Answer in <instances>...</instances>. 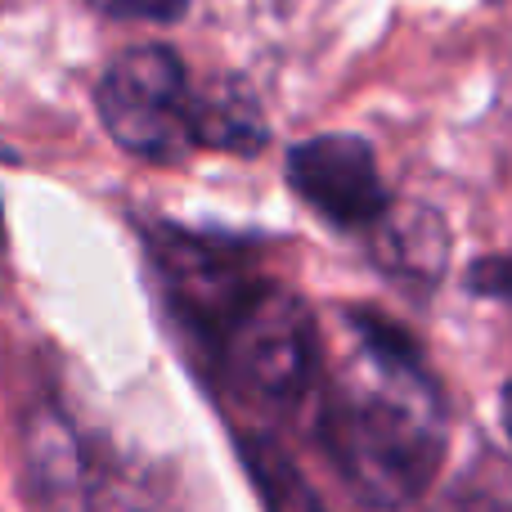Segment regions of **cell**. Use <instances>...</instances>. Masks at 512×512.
Masks as SVG:
<instances>
[{
	"instance_id": "6da1fadb",
	"label": "cell",
	"mask_w": 512,
	"mask_h": 512,
	"mask_svg": "<svg viewBox=\"0 0 512 512\" xmlns=\"http://www.w3.org/2000/svg\"><path fill=\"white\" fill-rule=\"evenodd\" d=\"M351 355L324 382L319 445L360 504L405 508L445 454V400L414 337L373 310H346Z\"/></svg>"
},
{
	"instance_id": "7a4b0ae2",
	"label": "cell",
	"mask_w": 512,
	"mask_h": 512,
	"mask_svg": "<svg viewBox=\"0 0 512 512\" xmlns=\"http://www.w3.org/2000/svg\"><path fill=\"white\" fill-rule=\"evenodd\" d=\"M212 373L234 405L288 414L319 378V328L292 288L256 274L248 288L198 328Z\"/></svg>"
},
{
	"instance_id": "3957f363",
	"label": "cell",
	"mask_w": 512,
	"mask_h": 512,
	"mask_svg": "<svg viewBox=\"0 0 512 512\" xmlns=\"http://www.w3.org/2000/svg\"><path fill=\"white\" fill-rule=\"evenodd\" d=\"M185 63L167 45H131L104 68L95 108L122 153L140 162H180L194 153Z\"/></svg>"
},
{
	"instance_id": "277c9868",
	"label": "cell",
	"mask_w": 512,
	"mask_h": 512,
	"mask_svg": "<svg viewBox=\"0 0 512 512\" xmlns=\"http://www.w3.org/2000/svg\"><path fill=\"white\" fill-rule=\"evenodd\" d=\"M23 459L36 512H149L140 477L108 450L104 436L81 432L59 405L27 414Z\"/></svg>"
},
{
	"instance_id": "5b68a950",
	"label": "cell",
	"mask_w": 512,
	"mask_h": 512,
	"mask_svg": "<svg viewBox=\"0 0 512 512\" xmlns=\"http://www.w3.org/2000/svg\"><path fill=\"white\" fill-rule=\"evenodd\" d=\"M288 185L342 230H369L387 212L373 149L360 135H315L288 153Z\"/></svg>"
},
{
	"instance_id": "8992f818",
	"label": "cell",
	"mask_w": 512,
	"mask_h": 512,
	"mask_svg": "<svg viewBox=\"0 0 512 512\" xmlns=\"http://www.w3.org/2000/svg\"><path fill=\"white\" fill-rule=\"evenodd\" d=\"M189 135L194 149L234 153V158H252L270 144V126L256 104L252 86L239 77H212L194 86L189 95Z\"/></svg>"
},
{
	"instance_id": "52a82bcc",
	"label": "cell",
	"mask_w": 512,
	"mask_h": 512,
	"mask_svg": "<svg viewBox=\"0 0 512 512\" xmlns=\"http://www.w3.org/2000/svg\"><path fill=\"white\" fill-rule=\"evenodd\" d=\"M373 252H378L382 270L409 283H436L450 256V234H445L441 216L423 203L391 207L378 216V234H373Z\"/></svg>"
},
{
	"instance_id": "ba28073f",
	"label": "cell",
	"mask_w": 512,
	"mask_h": 512,
	"mask_svg": "<svg viewBox=\"0 0 512 512\" xmlns=\"http://www.w3.org/2000/svg\"><path fill=\"white\" fill-rule=\"evenodd\" d=\"M243 468H248L261 512H328L324 499L315 495L301 468L270 441V436H248L243 441Z\"/></svg>"
},
{
	"instance_id": "9c48e42d",
	"label": "cell",
	"mask_w": 512,
	"mask_h": 512,
	"mask_svg": "<svg viewBox=\"0 0 512 512\" xmlns=\"http://www.w3.org/2000/svg\"><path fill=\"white\" fill-rule=\"evenodd\" d=\"M90 9L108 18H140V23H176L189 0H90Z\"/></svg>"
},
{
	"instance_id": "30bf717a",
	"label": "cell",
	"mask_w": 512,
	"mask_h": 512,
	"mask_svg": "<svg viewBox=\"0 0 512 512\" xmlns=\"http://www.w3.org/2000/svg\"><path fill=\"white\" fill-rule=\"evenodd\" d=\"M472 288L486 292V297H504L512 301V256H490V261L472 265Z\"/></svg>"
},
{
	"instance_id": "8fae6325",
	"label": "cell",
	"mask_w": 512,
	"mask_h": 512,
	"mask_svg": "<svg viewBox=\"0 0 512 512\" xmlns=\"http://www.w3.org/2000/svg\"><path fill=\"white\" fill-rule=\"evenodd\" d=\"M450 512H512L508 504H495V499H481V504H468V508H450Z\"/></svg>"
},
{
	"instance_id": "7c38bea8",
	"label": "cell",
	"mask_w": 512,
	"mask_h": 512,
	"mask_svg": "<svg viewBox=\"0 0 512 512\" xmlns=\"http://www.w3.org/2000/svg\"><path fill=\"white\" fill-rule=\"evenodd\" d=\"M504 432H508V441H512V382L504 387Z\"/></svg>"
},
{
	"instance_id": "4fadbf2b",
	"label": "cell",
	"mask_w": 512,
	"mask_h": 512,
	"mask_svg": "<svg viewBox=\"0 0 512 512\" xmlns=\"http://www.w3.org/2000/svg\"><path fill=\"white\" fill-rule=\"evenodd\" d=\"M0 252H5V212H0Z\"/></svg>"
}]
</instances>
